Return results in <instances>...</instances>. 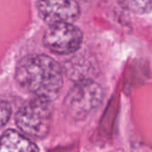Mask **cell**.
<instances>
[{
    "label": "cell",
    "mask_w": 152,
    "mask_h": 152,
    "mask_svg": "<svg viewBox=\"0 0 152 152\" xmlns=\"http://www.w3.org/2000/svg\"><path fill=\"white\" fill-rule=\"evenodd\" d=\"M104 93L102 86L93 80L83 79L76 81L68 92L63 108L67 116L74 121L86 119L102 103Z\"/></svg>",
    "instance_id": "cell-2"
},
{
    "label": "cell",
    "mask_w": 152,
    "mask_h": 152,
    "mask_svg": "<svg viewBox=\"0 0 152 152\" xmlns=\"http://www.w3.org/2000/svg\"><path fill=\"white\" fill-rule=\"evenodd\" d=\"M12 115V109L10 104L4 100L0 99V128L4 126Z\"/></svg>",
    "instance_id": "cell-8"
},
{
    "label": "cell",
    "mask_w": 152,
    "mask_h": 152,
    "mask_svg": "<svg viewBox=\"0 0 152 152\" xmlns=\"http://www.w3.org/2000/svg\"><path fill=\"white\" fill-rule=\"evenodd\" d=\"M0 152H39V149L25 135L7 130L0 137Z\"/></svg>",
    "instance_id": "cell-6"
},
{
    "label": "cell",
    "mask_w": 152,
    "mask_h": 152,
    "mask_svg": "<svg viewBox=\"0 0 152 152\" xmlns=\"http://www.w3.org/2000/svg\"><path fill=\"white\" fill-rule=\"evenodd\" d=\"M37 7L40 17L50 25L72 23L81 14L80 5L76 1H38Z\"/></svg>",
    "instance_id": "cell-5"
},
{
    "label": "cell",
    "mask_w": 152,
    "mask_h": 152,
    "mask_svg": "<svg viewBox=\"0 0 152 152\" xmlns=\"http://www.w3.org/2000/svg\"><path fill=\"white\" fill-rule=\"evenodd\" d=\"M43 41L51 52L68 55L76 53L81 47L83 33L73 23H54L45 29Z\"/></svg>",
    "instance_id": "cell-4"
},
{
    "label": "cell",
    "mask_w": 152,
    "mask_h": 152,
    "mask_svg": "<svg viewBox=\"0 0 152 152\" xmlns=\"http://www.w3.org/2000/svg\"><path fill=\"white\" fill-rule=\"evenodd\" d=\"M53 117L51 102L36 97L19 109L15 122L24 134L37 139H44L51 131Z\"/></svg>",
    "instance_id": "cell-3"
},
{
    "label": "cell",
    "mask_w": 152,
    "mask_h": 152,
    "mask_svg": "<svg viewBox=\"0 0 152 152\" xmlns=\"http://www.w3.org/2000/svg\"><path fill=\"white\" fill-rule=\"evenodd\" d=\"M15 78L25 90L52 102L62 88L63 71L54 59L45 54H31L18 62Z\"/></svg>",
    "instance_id": "cell-1"
},
{
    "label": "cell",
    "mask_w": 152,
    "mask_h": 152,
    "mask_svg": "<svg viewBox=\"0 0 152 152\" xmlns=\"http://www.w3.org/2000/svg\"><path fill=\"white\" fill-rule=\"evenodd\" d=\"M122 4L126 9L137 13H148L152 12V1H127Z\"/></svg>",
    "instance_id": "cell-7"
}]
</instances>
